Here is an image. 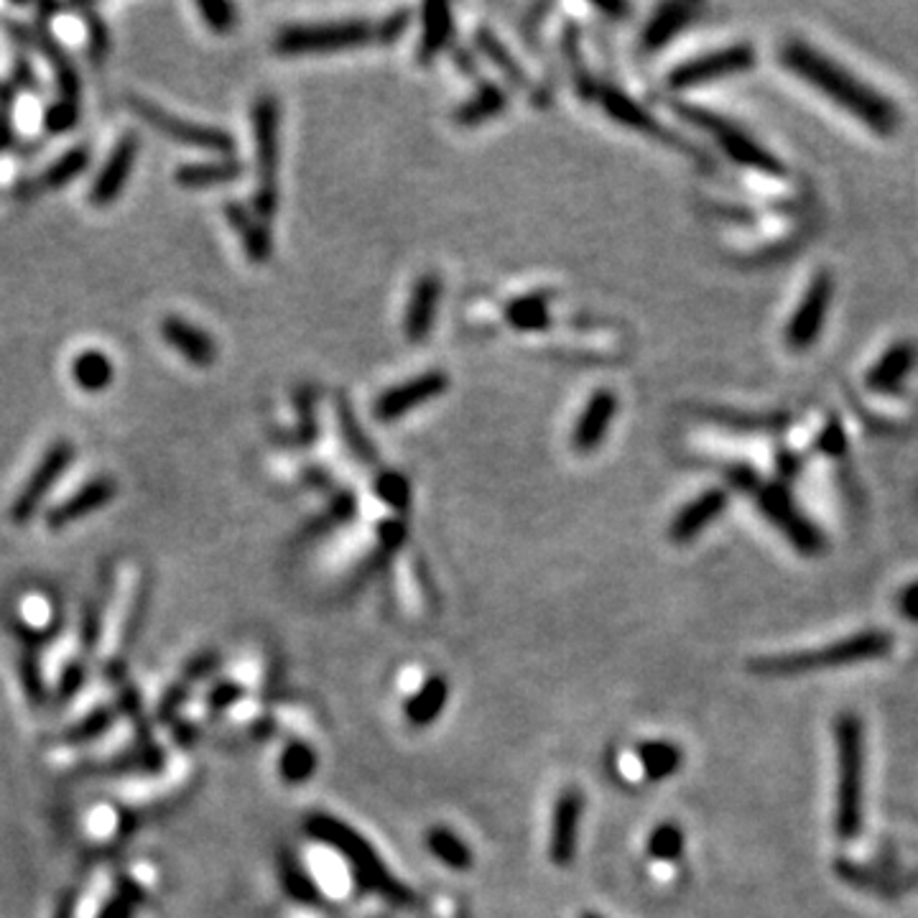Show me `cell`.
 I'll list each match as a JSON object with an SVG mask.
<instances>
[{
  "label": "cell",
  "mask_w": 918,
  "mask_h": 918,
  "mask_svg": "<svg viewBox=\"0 0 918 918\" xmlns=\"http://www.w3.org/2000/svg\"><path fill=\"white\" fill-rule=\"evenodd\" d=\"M781 61L789 72L801 77L808 88L822 92L829 103L852 115L875 136H896L900 130V123H904L900 107L881 90L870 88L868 82L854 77L850 69L837 65L827 54L812 49L804 42H789L781 49Z\"/></svg>",
  "instance_id": "1"
},
{
  "label": "cell",
  "mask_w": 918,
  "mask_h": 918,
  "mask_svg": "<svg viewBox=\"0 0 918 918\" xmlns=\"http://www.w3.org/2000/svg\"><path fill=\"white\" fill-rule=\"evenodd\" d=\"M837 745V816L835 829L842 842L860 837L865 824V730L854 712L835 720Z\"/></svg>",
  "instance_id": "2"
},
{
  "label": "cell",
  "mask_w": 918,
  "mask_h": 918,
  "mask_svg": "<svg viewBox=\"0 0 918 918\" xmlns=\"http://www.w3.org/2000/svg\"><path fill=\"white\" fill-rule=\"evenodd\" d=\"M307 829L311 837L334 847V850H337L342 858L349 862L357 883H360L365 891L378 893L380 898L395 906L416 904L414 891L406 888V885H403L399 877L386 868V862L380 860V854L376 850H372V845L368 842V839H365L363 835H357L353 827L337 822L334 816L314 814L307 822Z\"/></svg>",
  "instance_id": "3"
},
{
  "label": "cell",
  "mask_w": 918,
  "mask_h": 918,
  "mask_svg": "<svg viewBox=\"0 0 918 918\" xmlns=\"http://www.w3.org/2000/svg\"><path fill=\"white\" fill-rule=\"evenodd\" d=\"M893 651V638L885 630H865V633L850 635L845 641L822 645L814 651L789 653V656H770L753 661V672L764 676H796L819 672V668H837L865 664V661L885 658Z\"/></svg>",
  "instance_id": "4"
},
{
  "label": "cell",
  "mask_w": 918,
  "mask_h": 918,
  "mask_svg": "<svg viewBox=\"0 0 918 918\" xmlns=\"http://www.w3.org/2000/svg\"><path fill=\"white\" fill-rule=\"evenodd\" d=\"M278 103L274 95H261L253 105V138L259 186L253 194V213L268 222L278 207Z\"/></svg>",
  "instance_id": "5"
},
{
  "label": "cell",
  "mask_w": 918,
  "mask_h": 918,
  "mask_svg": "<svg viewBox=\"0 0 918 918\" xmlns=\"http://www.w3.org/2000/svg\"><path fill=\"white\" fill-rule=\"evenodd\" d=\"M676 113L681 115L684 121H689L691 126H697L699 130H704V134H710L722 151H725L730 159L735 163H741V167L750 169V171H758V174L764 176H785V163L778 159V156L770 153L768 149H764L756 138H750L745 130H741L733 123L720 118V115H714L710 111H702V107H695V105H684L679 103L676 105Z\"/></svg>",
  "instance_id": "6"
},
{
  "label": "cell",
  "mask_w": 918,
  "mask_h": 918,
  "mask_svg": "<svg viewBox=\"0 0 918 918\" xmlns=\"http://www.w3.org/2000/svg\"><path fill=\"white\" fill-rule=\"evenodd\" d=\"M753 497H756L758 508L764 516L773 524L785 541L791 543L799 554L804 556H819L827 541L819 528H816L812 520H808L801 508L793 501L789 490L781 482H758V487L753 490Z\"/></svg>",
  "instance_id": "7"
},
{
  "label": "cell",
  "mask_w": 918,
  "mask_h": 918,
  "mask_svg": "<svg viewBox=\"0 0 918 918\" xmlns=\"http://www.w3.org/2000/svg\"><path fill=\"white\" fill-rule=\"evenodd\" d=\"M372 28L368 23H322V26H289L276 36V51L284 57H299V54H330L357 49L370 44Z\"/></svg>",
  "instance_id": "8"
},
{
  "label": "cell",
  "mask_w": 918,
  "mask_h": 918,
  "mask_svg": "<svg viewBox=\"0 0 918 918\" xmlns=\"http://www.w3.org/2000/svg\"><path fill=\"white\" fill-rule=\"evenodd\" d=\"M128 107L144 123H149L153 130H159V134L171 138V141H176L182 146H192V149H199V151L220 153V156H230L232 151H236V138H232L230 134H225V130L220 128L197 126V123H192V121L176 118V115L163 111V107L153 105L151 100L130 95Z\"/></svg>",
  "instance_id": "9"
},
{
  "label": "cell",
  "mask_w": 918,
  "mask_h": 918,
  "mask_svg": "<svg viewBox=\"0 0 918 918\" xmlns=\"http://www.w3.org/2000/svg\"><path fill=\"white\" fill-rule=\"evenodd\" d=\"M756 61H758V51L753 49L750 44H733V46H725V49L702 54V57L684 61V65L668 72L666 84L672 90L702 88V84L722 80V77L748 72V69L756 67Z\"/></svg>",
  "instance_id": "10"
},
{
  "label": "cell",
  "mask_w": 918,
  "mask_h": 918,
  "mask_svg": "<svg viewBox=\"0 0 918 918\" xmlns=\"http://www.w3.org/2000/svg\"><path fill=\"white\" fill-rule=\"evenodd\" d=\"M831 299H835V282L827 271H822L808 282L804 297L799 299V307L793 309L789 324H785L783 340L791 353H806L822 337Z\"/></svg>",
  "instance_id": "11"
},
{
  "label": "cell",
  "mask_w": 918,
  "mask_h": 918,
  "mask_svg": "<svg viewBox=\"0 0 918 918\" xmlns=\"http://www.w3.org/2000/svg\"><path fill=\"white\" fill-rule=\"evenodd\" d=\"M72 459H74V445L67 439L54 441V445L46 449L42 462L36 464V470L31 472L26 485L21 487V493L15 495V501L11 505L13 524H28V520L36 516L38 505H42L44 497L49 495L54 482H57L61 474L69 470Z\"/></svg>",
  "instance_id": "12"
},
{
  "label": "cell",
  "mask_w": 918,
  "mask_h": 918,
  "mask_svg": "<svg viewBox=\"0 0 918 918\" xmlns=\"http://www.w3.org/2000/svg\"><path fill=\"white\" fill-rule=\"evenodd\" d=\"M447 386H449L447 372H441V370L422 372V376L411 378L406 380V383L380 393L378 401L372 403V416H376L378 422H395V418L411 414V411H414L416 406H422V403L439 399V395L447 391Z\"/></svg>",
  "instance_id": "13"
},
{
  "label": "cell",
  "mask_w": 918,
  "mask_h": 918,
  "mask_svg": "<svg viewBox=\"0 0 918 918\" xmlns=\"http://www.w3.org/2000/svg\"><path fill=\"white\" fill-rule=\"evenodd\" d=\"M582 812H585V796H582L580 789H566L556 799L554 819H551L549 858L559 868L572 865L574 854H577Z\"/></svg>",
  "instance_id": "14"
},
{
  "label": "cell",
  "mask_w": 918,
  "mask_h": 918,
  "mask_svg": "<svg viewBox=\"0 0 918 918\" xmlns=\"http://www.w3.org/2000/svg\"><path fill=\"white\" fill-rule=\"evenodd\" d=\"M615 414H618V395H615V391H610V388H600V391L589 395V401L585 403V409H582L577 424H574V434H572L574 452L593 455L595 449L603 445Z\"/></svg>",
  "instance_id": "15"
},
{
  "label": "cell",
  "mask_w": 918,
  "mask_h": 918,
  "mask_svg": "<svg viewBox=\"0 0 918 918\" xmlns=\"http://www.w3.org/2000/svg\"><path fill=\"white\" fill-rule=\"evenodd\" d=\"M916 363H918V347L911 340L893 342V345L873 363V368L868 370V376H865L868 391L877 395L898 393L908 380V376L914 372Z\"/></svg>",
  "instance_id": "16"
},
{
  "label": "cell",
  "mask_w": 918,
  "mask_h": 918,
  "mask_svg": "<svg viewBox=\"0 0 918 918\" xmlns=\"http://www.w3.org/2000/svg\"><path fill=\"white\" fill-rule=\"evenodd\" d=\"M138 156V138L134 134L123 136L115 149L107 156L103 171H100L95 184L90 190V202L95 207H107L118 199V194L126 190L130 171H134Z\"/></svg>",
  "instance_id": "17"
},
{
  "label": "cell",
  "mask_w": 918,
  "mask_h": 918,
  "mask_svg": "<svg viewBox=\"0 0 918 918\" xmlns=\"http://www.w3.org/2000/svg\"><path fill=\"white\" fill-rule=\"evenodd\" d=\"M727 501H730L727 490H722V487L707 490V493L699 495L697 501L684 505L679 516L672 520V526H668V539H672L674 543L695 541L697 536L712 524V520H718L722 513H725Z\"/></svg>",
  "instance_id": "18"
},
{
  "label": "cell",
  "mask_w": 918,
  "mask_h": 918,
  "mask_svg": "<svg viewBox=\"0 0 918 918\" xmlns=\"http://www.w3.org/2000/svg\"><path fill=\"white\" fill-rule=\"evenodd\" d=\"M439 297H441V278L437 274H424L414 284V291H411L406 314H403V334L411 342H422L432 334L434 319H437L439 311Z\"/></svg>",
  "instance_id": "19"
},
{
  "label": "cell",
  "mask_w": 918,
  "mask_h": 918,
  "mask_svg": "<svg viewBox=\"0 0 918 918\" xmlns=\"http://www.w3.org/2000/svg\"><path fill=\"white\" fill-rule=\"evenodd\" d=\"M115 495H118V485H115V480L111 478L92 480L84 487L77 490L74 495H69L65 503L54 505V508L49 510V516H46V526L54 528V531H59V528L74 524V520H80L84 516H90V513H95L97 508H103V505L111 503Z\"/></svg>",
  "instance_id": "20"
},
{
  "label": "cell",
  "mask_w": 918,
  "mask_h": 918,
  "mask_svg": "<svg viewBox=\"0 0 918 918\" xmlns=\"http://www.w3.org/2000/svg\"><path fill=\"white\" fill-rule=\"evenodd\" d=\"M161 337L176 349L184 360H190L197 368H209L217 360V342L213 334L199 330L182 317H167L161 322Z\"/></svg>",
  "instance_id": "21"
},
{
  "label": "cell",
  "mask_w": 918,
  "mask_h": 918,
  "mask_svg": "<svg viewBox=\"0 0 918 918\" xmlns=\"http://www.w3.org/2000/svg\"><path fill=\"white\" fill-rule=\"evenodd\" d=\"M600 105L603 111L610 115L612 121H618L620 126H626L630 130H635V134H643V136H656V138H666V141H674V144H681L679 138L666 134L664 126L653 118V115L635 103L633 97H628L626 92L615 90V88H603L600 92Z\"/></svg>",
  "instance_id": "22"
},
{
  "label": "cell",
  "mask_w": 918,
  "mask_h": 918,
  "mask_svg": "<svg viewBox=\"0 0 918 918\" xmlns=\"http://www.w3.org/2000/svg\"><path fill=\"white\" fill-rule=\"evenodd\" d=\"M90 163V151L88 149H72L67 151L61 159H57L51 163L49 169L42 171V174L28 179V182H23L19 190H15V197L21 199H34L38 194H49V192H57L61 186H67L72 179H77L82 174L84 169H88Z\"/></svg>",
  "instance_id": "23"
},
{
  "label": "cell",
  "mask_w": 918,
  "mask_h": 918,
  "mask_svg": "<svg viewBox=\"0 0 918 918\" xmlns=\"http://www.w3.org/2000/svg\"><path fill=\"white\" fill-rule=\"evenodd\" d=\"M225 217H228L230 228L236 230L240 243H243L248 259L253 263H266L271 253H274V240H271L266 222L255 220L243 205H238V202H230V205L225 207Z\"/></svg>",
  "instance_id": "24"
},
{
  "label": "cell",
  "mask_w": 918,
  "mask_h": 918,
  "mask_svg": "<svg viewBox=\"0 0 918 918\" xmlns=\"http://www.w3.org/2000/svg\"><path fill=\"white\" fill-rule=\"evenodd\" d=\"M449 699V684L441 676H432L422 684V689L403 704V714L414 727H429L432 722L445 712Z\"/></svg>",
  "instance_id": "25"
},
{
  "label": "cell",
  "mask_w": 918,
  "mask_h": 918,
  "mask_svg": "<svg viewBox=\"0 0 918 918\" xmlns=\"http://www.w3.org/2000/svg\"><path fill=\"white\" fill-rule=\"evenodd\" d=\"M697 8L689 3H666L661 5L656 15L649 21V26L643 31V49L645 51H658L661 46H666L672 38L679 34V31L687 26V23L695 19Z\"/></svg>",
  "instance_id": "26"
},
{
  "label": "cell",
  "mask_w": 918,
  "mask_h": 918,
  "mask_svg": "<svg viewBox=\"0 0 918 918\" xmlns=\"http://www.w3.org/2000/svg\"><path fill=\"white\" fill-rule=\"evenodd\" d=\"M452 8L447 3H432L424 8V21H422V42H418V61L426 65V61L437 57V54L445 49L452 38Z\"/></svg>",
  "instance_id": "27"
},
{
  "label": "cell",
  "mask_w": 918,
  "mask_h": 918,
  "mask_svg": "<svg viewBox=\"0 0 918 918\" xmlns=\"http://www.w3.org/2000/svg\"><path fill=\"white\" fill-rule=\"evenodd\" d=\"M243 174V167L238 161H213V163H186L179 167L174 182L184 190H213L236 182Z\"/></svg>",
  "instance_id": "28"
},
{
  "label": "cell",
  "mask_w": 918,
  "mask_h": 918,
  "mask_svg": "<svg viewBox=\"0 0 918 918\" xmlns=\"http://www.w3.org/2000/svg\"><path fill=\"white\" fill-rule=\"evenodd\" d=\"M505 107H508V95H505V90L497 88V84L493 82H487V84H482V88L474 92L467 103L457 107L455 121L459 123V126L472 128L490 118H495V115H501Z\"/></svg>",
  "instance_id": "29"
},
{
  "label": "cell",
  "mask_w": 918,
  "mask_h": 918,
  "mask_svg": "<svg viewBox=\"0 0 918 918\" xmlns=\"http://www.w3.org/2000/svg\"><path fill=\"white\" fill-rule=\"evenodd\" d=\"M36 42H38V49L44 51V57L49 59L54 74H57L59 92H61L59 103L80 105V80H77V72H74L72 61H69L67 57V51L61 49V46L54 42L46 31H42V34L36 36Z\"/></svg>",
  "instance_id": "30"
},
{
  "label": "cell",
  "mask_w": 918,
  "mask_h": 918,
  "mask_svg": "<svg viewBox=\"0 0 918 918\" xmlns=\"http://www.w3.org/2000/svg\"><path fill=\"white\" fill-rule=\"evenodd\" d=\"M505 319L516 326L518 332H541L551 324L549 294H526V297L513 299L505 307Z\"/></svg>",
  "instance_id": "31"
},
{
  "label": "cell",
  "mask_w": 918,
  "mask_h": 918,
  "mask_svg": "<svg viewBox=\"0 0 918 918\" xmlns=\"http://www.w3.org/2000/svg\"><path fill=\"white\" fill-rule=\"evenodd\" d=\"M638 760L649 781H664L681 766V748L666 741H651L638 748Z\"/></svg>",
  "instance_id": "32"
},
{
  "label": "cell",
  "mask_w": 918,
  "mask_h": 918,
  "mask_svg": "<svg viewBox=\"0 0 918 918\" xmlns=\"http://www.w3.org/2000/svg\"><path fill=\"white\" fill-rule=\"evenodd\" d=\"M474 42H478V49L485 54L490 61H493V67L501 69V72L505 74V80H508L513 88L528 90L526 72L520 69L516 57H513V54L508 51V46H505L501 38L495 36V31L478 28V34H474Z\"/></svg>",
  "instance_id": "33"
},
{
  "label": "cell",
  "mask_w": 918,
  "mask_h": 918,
  "mask_svg": "<svg viewBox=\"0 0 918 918\" xmlns=\"http://www.w3.org/2000/svg\"><path fill=\"white\" fill-rule=\"evenodd\" d=\"M72 378L82 391H88V393L105 391L113 380L111 357L97 353V349H88V353L77 355L72 363Z\"/></svg>",
  "instance_id": "34"
},
{
  "label": "cell",
  "mask_w": 918,
  "mask_h": 918,
  "mask_svg": "<svg viewBox=\"0 0 918 918\" xmlns=\"http://www.w3.org/2000/svg\"><path fill=\"white\" fill-rule=\"evenodd\" d=\"M426 850L437 858L441 865L452 870H470L472 868V850L459 839L455 831L445 827H434L426 831Z\"/></svg>",
  "instance_id": "35"
},
{
  "label": "cell",
  "mask_w": 918,
  "mask_h": 918,
  "mask_svg": "<svg viewBox=\"0 0 918 918\" xmlns=\"http://www.w3.org/2000/svg\"><path fill=\"white\" fill-rule=\"evenodd\" d=\"M337 418H340L342 439L347 441V447L353 449V455L357 459H363V462H376L378 455H376V449H372V441L360 432V424H357L355 414L349 411V403H345V401L340 403Z\"/></svg>",
  "instance_id": "36"
},
{
  "label": "cell",
  "mask_w": 918,
  "mask_h": 918,
  "mask_svg": "<svg viewBox=\"0 0 918 918\" xmlns=\"http://www.w3.org/2000/svg\"><path fill=\"white\" fill-rule=\"evenodd\" d=\"M684 852V831L676 824H661L649 837V854L661 862H676Z\"/></svg>",
  "instance_id": "37"
},
{
  "label": "cell",
  "mask_w": 918,
  "mask_h": 918,
  "mask_svg": "<svg viewBox=\"0 0 918 918\" xmlns=\"http://www.w3.org/2000/svg\"><path fill=\"white\" fill-rule=\"evenodd\" d=\"M314 768H317V756L309 745L294 743L291 748H286L282 758V773L286 781H291V783L307 781V778L314 773Z\"/></svg>",
  "instance_id": "38"
},
{
  "label": "cell",
  "mask_w": 918,
  "mask_h": 918,
  "mask_svg": "<svg viewBox=\"0 0 918 918\" xmlns=\"http://www.w3.org/2000/svg\"><path fill=\"white\" fill-rule=\"evenodd\" d=\"M376 490H378L380 501L388 503V505H391V508H395V510H403V508H406V505H409V501H411L409 482L403 480L401 474H395V472H386V474H380V480H378Z\"/></svg>",
  "instance_id": "39"
},
{
  "label": "cell",
  "mask_w": 918,
  "mask_h": 918,
  "mask_svg": "<svg viewBox=\"0 0 918 918\" xmlns=\"http://www.w3.org/2000/svg\"><path fill=\"white\" fill-rule=\"evenodd\" d=\"M284 885L294 898L301 900V904H319L317 885L311 883L309 875L301 873V870L294 865L291 860L286 862V868H284Z\"/></svg>",
  "instance_id": "40"
},
{
  "label": "cell",
  "mask_w": 918,
  "mask_h": 918,
  "mask_svg": "<svg viewBox=\"0 0 918 918\" xmlns=\"http://www.w3.org/2000/svg\"><path fill=\"white\" fill-rule=\"evenodd\" d=\"M199 13L205 23L217 34H228V31L236 28V21H238V13L236 8L228 5V3H199Z\"/></svg>",
  "instance_id": "41"
},
{
  "label": "cell",
  "mask_w": 918,
  "mask_h": 918,
  "mask_svg": "<svg viewBox=\"0 0 918 918\" xmlns=\"http://www.w3.org/2000/svg\"><path fill=\"white\" fill-rule=\"evenodd\" d=\"M77 118H80V105L57 103L46 113V128H49L51 134H67V130L74 128Z\"/></svg>",
  "instance_id": "42"
},
{
  "label": "cell",
  "mask_w": 918,
  "mask_h": 918,
  "mask_svg": "<svg viewBox=\"0 0 918 918\" xmlns=\"http://www.w3.org/2000/svg\"><path fill=\"white\" fill-rule=\"evenodd\" d=\"M845 447H847V437H845L842 424L829 422L819 434V449L822 452H827L829 457H839L845 452Z\"/></svg>",
  "instance_id": "43"
},
{
  "label": "cell",
  "mask_w": 918,
  "mask_h": 918,
  "mask_svg": "<svg viewBox=\"0 0 918 918\" xmlns=\"http://www.w3.org/2000/svg\"><path fill=\"white\" fill-rule=\"evenodd\" d=\"M84 15H88V26H90V54H92V59L100 61L107 51V31L103 26V21H100L90 8H84Z\"/></svg>",
  "instance_id": "44"
},
{
  "label": "cell",
  "mask_w": 918,
  "mask_h": 918,
  "mask_svg": "<svg viewBox=\"0 0 918 918\" xmlns=\"http://www.w3.org/2000/svg\"><path fill=\"white\" fill-rule=\"evenodd\" d=\"M896 605H898V612L904 615L908 622H918V580L900 589Z\"/></svg>",
  "instance_id": "45"
},
{
  "label": "cell",
  "mask_w": 918,
  "mask_h": 918,
  "mask_svg": "<svg viewBox=\"0 0 918 918\" xmlns=\"http://www.w3.org/2000/svg\"><path fill=\"white\" fill-rule=\"evenodd\" d=\"M582 918H603L600 914H582Z\"/></svg>",
  "instance_id": "46"
}]
</instances>
